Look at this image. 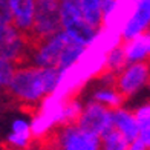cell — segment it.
Wrapping results in <instances>:
<instances>
[{"label": "cell", "mask_w": 150, "mask_h": 150, "mask_svg": "<svg viewBox=\"0 0 150 150\" xmlns=\"http://www.w3.org/2000/svg\"><path fill=\"white\" fill-rule=\"evenodd\" d=\"M61 29V0H37L34 26L28 35L29 45L51 37Z\"/></svg>", "instance_id": "cell-3"}, {"label": "cell", "mask_w": 150, "mask_h": 150, "mask_svg": "<svg viewBox=\"0 0 150 150\" xmlns=\"http://www.w3.org/2000/svg\"><path fill=\"white\" fill-rule=\"evenodd\" d=\"M83 18L84 17L78 0H61V26H63V29L69 28Z\"/></svg>", "instance_id": "cell-15"}, {"label": "cell", "mask_w": 150, "mask_h": 150, "mask_svg": "<svg viewBox=\"0 0 150 150\" xmlns=\"http://www.w3.org/2000/svg\"><path fill=\"white\" fill-rule=\"evenodd\" d=\"M124 51L129 63H136V61H150V54L146 42V35L139 34L130 40H124Z\"/></svg>", "instance_id": "cell-11"}, {"label": "cell", "mask_w": 150, "mask_h": 150, "mask_svg": "<svg viewBox=\"0 0 150 150\" xmlns=\"http://www.w3.org/2000/svg\"><path fill=\"white\" fill-rule=\"evenodd\" d=\"M60 75L61 71L58 67H38L34 64L18 66L9 87L5 92L23 107L35 113L40 103L57 89Z\"/></svg>", "instance_id": "cell-1"}, {"label": "cell", "mask_w": 150, "mask_h": 150, "mask_svg": "<svg viewBox=\"0 0 150 150\" xmlns=\"http://www.w3.org/2000/svg\"><path fill=\"white\" fill-rule=\"evenodd\" d=\"M150 80V61L129 63L115 78V87L126 98L139 92Z\"/></svg>", "instance_id": "cell-7"}, {"label": "cell", "mask_w": 150, "mask_h": 150, "mask_svg": "<svg viewBox=\"0 0 150 150\" xmlns=\"http://www.w3.org/2000/svg\"><path fill=\"white\" fill-rule=\"evenodd\" d=\"M127 150H150V149L147 147V144L141 138H138V139H135V141L130 142V146H129Z\"/></svg>", "instance_id": "cell-21"}, {"label": "cell", "mask_w": 150, "mask_h": 150, "mask_svg": "<svg viewBox=\"0 0 150 150\" xmlns=\"http://www.w3.org/2000/svg\"><path fill=\"white\" fill-rule=\"evenodd\" d=\"M69 35L61 29L60 32L47 37L40 42L29 45L28 60H32L34 66L38 67H57L60 63L61 54H63L66 45L69 43Z\"/></svg>", "instance_id": "cell-4"}, {"label": "cell", "mask_w": 150, "mask_h": 150, "mask_svg": "<svg viewBox=\"0 0 150 150\" xmlns=\"http://www.w3.org/2000/svg\"><path fill=\"white\" fill-rule=\"evenodd\" d=\"M38 141L42 150H101V136L80 127L77 122L57 126Z\"/></svg>", "instance_id": "cell-2"}, {"label": "cell", "mask_w": 150, "mask_h": 150, "mask_svg": "<svg viewBox=\"0 0 150 150\" xmlns=\"http://www.w3.org/2000/svg\"><path fill=\"white\" fill-rule=\"evenodd\" d=\"M77 124L92 133L100 135L103 138L106 133H109L112 129H115L113 109L92 100L83 107V112H81Z\"/></svg>", "instance_id": "cell-6"}, {"label": "cell", "mask_w": 150, "mask_h": 150, "mask_svg": "<svg viewBox=\"0 0 150 150\" xmlns=\"http://www.w3.org/2000/svg\"><path fill=\"white\" fill-rule=\"evenodd\" d=\"M37 0H9L12 12V25L23 34L29 35L34 26Z\"/></svg>", "instance_id": "cell-9"}, {"label": "cell", "mask_w": 150, "mask_h": 150, "mask_svg": "<svg viewBox=\"0 0 150 150\" xmlns=\"http://www.w3.org/2000/svg\"><path fill=\"white\" fill-rule=\"evenodd\" d=\"M113 124L130 142L139 138V124L135 112L126 110L122 107L113 109Z\"/></svg>", "instance_id": "cell-10"}, {"label": "cell", "mask_w": 150, "mask_h": 150, "mask_svg": "<svg viewBox=\"0 0 150 150\" xmlns=\"http://www.w3.org/2000/svg\"><path fill=\"white\" fill-rule=\"evenodd\" d=\"M135 115L139 124V138L150 149V103L139 106L135 110Z\"/></svg>", "instance_id": "cell-18"}, {"label": "cell", "mask_w": 150, "mask_h": 150, "mask_svg": "<svg viewBox=\"0 0 150 150\" xmlns=\"http://www.w3.org/2000/svg\"><path fill=\"white\" fill-rule=\"evenodd\" d=\"M17 64L12 63V61H8V60H0V86L2 89L6 91L11 84L12 78L16 75V71H17Z\"/></svg>", "instance_id": "cell-19"}, {"label": "cell", "mask_w": 150, "mask_h": 150, "mask_svg": "<svg viewBox=\"0 0 150 150\" xmlns=\"http://www.w3.org/2000/svg\"><path fill=\"white\" fill-rule=\"evenodd\" d=\"M150 29V0H138L130 18L122 28V38L130 40Z\"/></svg>", "instance_id": "cell-8"}, {"label": "cell", "mask_w": 150, "mask_h": 150, "mask_svg": "<svg viewBox=\"0 0 150 150\" xmlns=\"http://www.w3.org/2000/svg\"><path fill=\"white\" fill-rule=\"evenodd\" d=\"M92 100L98 101V103L104 104L110 109H118L122 106L126 97L115 86H107V87H100V89L93 91Z\"/></svg>", "instance_id": "cell-13"}, {"label": "cell", "mask_w": 150, "mask_h": 150, "mask_svg": "<svg viewBox=\"0 0 150 150\" xmlns=\"http://www.w3.org/2000/svg\"><path fill=\"white\" fill-rule=\"evenodd\" d=\"M129 64L127 57H126V51H124V45H120L117 47L107 54L106 58V71L104 72H112V74H120L124 67Z\"/></svg>", "instance_id": "cell-16"}, {"label": "cell", "mask_w": 150, "mask_h": 150, "mask_svg": "<svg viewBox=\"0 0 150 150\" xmlns=\"http://www.w3.org/2000/svg\"><path fill=\"white\" fill-rule=\"evenodd\" d=\"M29 52L28 35L14 25L0 26V60H8L17 66H26Z\"/></svg>", "instance_id": "cell-5"}, {"label": "cell", "mask_w": 150, "mask_h": 150, "mask_svg": "<svg viewBox=\"0 0 150 150\" xmlns=\"http://www.w3.org/2000/svg\"><path fill=\"white\" fill-rule=\"evenodd\" d=\"M69 38H71V37H69ZM86 47H87V46L80 45V43L74 42V40L71 38V40H69V43L66 45L63 54H61L60 63H58V66H57V67H58V69H60L61 72H63V71H64V69H67L69 66L75 64V63H77V61L81 58V55L84 54Z\"/></svg>", "instance_id": "cell-14"}, {"label": "cell", "mask_w": 150, "mask_h": 150, "mask_svg": "<svg viewBox=\"0 0 150 150\" xmlns=\"http://www.w3.org/2000/svg\"><path fill=\"white\" fill-rule=\"evenodd\" d=\"M147 86H149V89H150V80H149V83H147Z\"/></svg>", "instance_id": "cell-22"}, {"label": "cell", "mask_w": 150, "mask_h": 150, "mask_svg": "<svg viewBox=\"0 0 150 150\" xmlns=\"http://www.w3.org/2000/svg\"><path fill=\"white\" fill-rule=\"evenodd\" d=\"M83 17L91 26H93L95 29H101L103 28V6H101L100 0H78Z\"/></svg>", "instance_id": "cell-12"}, {"label": "cell", "mask_w": 150, "mask_h": 150, "mask_svg": "<svg viewBox=\"0 0 150 150\" xmlns=\"http://www.w3.org/2000/svg\"><path fill=\"white\" fill-rule=\"evenodd\" d=\"M129 146H130V141L117 127L101 138V150H127Z\"/></svg>", "instance_id": "cell-17"}, {"label": "cell", "mask_w": 150, "mask_h": 150, "mask_svg": "<svg viewBox=\"0 0 150 150\" xmlns=\"http://www.w3.org/2000/svg\"><path fill=\"white\" fill-rule=\"evenodd\" d=\"M2 25H12V12L9 0H0V26Z\"/></svg>", "instance_id": "cell-20"}]
</instances>
